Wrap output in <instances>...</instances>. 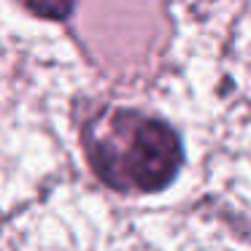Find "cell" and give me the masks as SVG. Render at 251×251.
I'll return each mask as SVG.
<instances>
[{
  "label": "cell",
  "instance_id": "obj_1",
  "mask_svg": "<svg viewBox=\"0 0 251 251\" xmlns=\"http://www.w3.org/2000/svg\"><path fill=\"white\" fill-rule=\"evenodd\" d=\"M84 151L95 176L119 192H157L176 178L181 143L162 119L130 108H108L84 130Z\"/></svg>",
  "mask_w": 251,
  "mask_h": 251
},
{
  "label": "cell",
  "instance_id": "obj_2",
  "mask_svg": "<svg viewBox=\"0 0 251 251\" xmlns=\"http://www.w3.org/2000/svg\"><path fill=\"white\" fill-rule=\"evenodd\" d=\"M17 3L22 8H27L30 14H35V17L54 19V22L71 17L73 6H76V0H17Z\"/></svg>",
  "mask_w": 251,
  "mask_h": 251
}]
</instances>
